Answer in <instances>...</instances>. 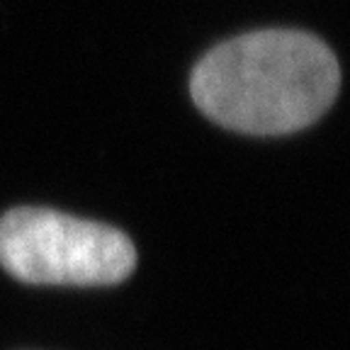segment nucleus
Segmentation results:
<instances>
[{
  "label": "nucleus",
  "instance_id": "nucleus-1",
  "mask_svg": "<svg viewBox=\"0 0 350 350\" xmlns=\"http://www.w3.org/2000/svg\"><path fill=\"white\" fill-rule=\"evenodd\" d=\"M338 88L334 51L297 29H262L219 44L190 81L192 100L209 120L260 137L314 124Z\"/></svg>",
  "mask_w": 350,
  "mask_h": 350
},
{
  "label": "nucleus",
  "instance_id": "nucleus-2",
  "mask_svg": "<svg viewBox=\"0 0 350 350\" xmlns=\"http://www.w3.org/2000/svg\"><path fill=\"white\" fill-rule=\"evenodd\" d=\"M0 265L29 284H115L134 270L137 251L107 224L22 207L0 219Z\"/></svg>",
  "mask_w": 350,
  "mask_h": 350
}]
</instances>
